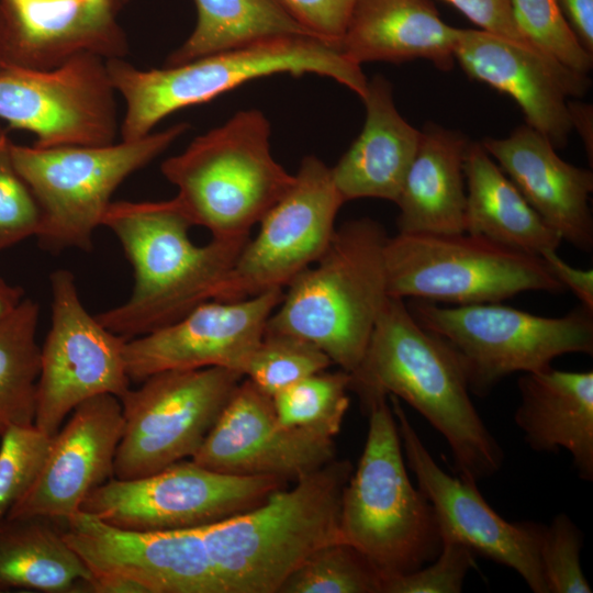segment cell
<instances>
[{"label":"cell","mask_w":593,"mask_h":593,"mask_svg":"<svg viewBox=\"0 0 593 593\" xmlns=\"http://www.w3.org/2000/svg\"><path fill=\"white\" fill-rule=\"evenodd\" d=\"M353 471L335 458L259 506L194 528L103 526L96 568L135 593H278L311 552L344 541L340 504Z\"/></svg>","instance_id":"6da1fadb"},{"label":"cell","mask_w":593,"mask_h":593,"mask_svg":"<svg viewBox=\"0 0 593 593\" xmlns=\"http://www.w3.org/2000/svg\"><path fill=\"white\" fill-rule=\"evenodd\" d=\"M350 377L363 407L394 395L423 415L446 439L461 479L477 483L501 469L503 450L470 399L460 357L415 320L403 299H387Z\"/></svg>","instance_id":"7a4b0ae2"},{"label":"cell","mask_w":593,"mask_h":593,"mask_svg":"<svg viewBox=\"0 0 593 593\" xmlns=\"http://www.w3.org/2000/svg\"><path fill=\"white\" fill-rule=\"evenodd\" d=\"M102 225L120 240L134 271L126 302L96 318L126 340L171 324L215 300L249 237L191 242V223L172 199L111 202Z\"/></svg>","instance_id":"3957f363"},{"label":"cell","mask_w":593,"mask_h":593,"mask_svg":"<svg viewBox=\"0 0 593 593\" xmlns=\"http://www.w3.org/2000/svg\"><path fill=\"white\" fill-rule=\"evenodd\" d=\"M109 76L125 103L122 141L139 139L163 119L183 108L204 103L250 80L289 74L334 79L365 98L368 80L360 65L338 46L315 36H279L148 70L123 58L107 59Z\"/></svg>","instance_id":"277c9868"},{"label":"cell","mask_w":593,"mask_h":593,"mask_svg":"<svg viewBox=\"0 0 593 593\" xmlns=\"http://www.w3.org/2000/svg\"><path fill=\"white\" fill-rule=\"evenodd\" d=\"M384 228L363 217L336 228L324 254L288 286L266 331L289 333L320 347L353 373L389 298Z\"/></svg>","instance_id":"5b68a950"},{"label":"cell","mask_w":593,"mask_h":593,"mask_svg":"<svg viewBox=\"0 0 593 593\" xmlns=\"http://www.w3.org/2000/svg\"><path fill=\"white\" fill-rule=\"evenodd\" d=\"M269 137L264 113L242 110L161 164L178 189L172 201L192 226L216 239L249 237L295 180L272 157Z\"/></svg>","instance_id":"8992f818"},{"label":"cell","mask_w":593,"mask_h":593,"mask_svg":"<svg viewBox=\"0 0 593 593\" xmlns=\"http://www.w3.org/2000/svg\"><path fill=\"white\" fill-rule=\"evenodd\" d=\"M369 425L362 454L344 490L340 534L385 580L413 572L441 549L436 513L407 474L388 396L365 406Z\"/></svg>","instance_id":"52a82bcc"},{"label":"cell","mask_w":593,"mask_h":593,"mask_svg":"<svg viewBox=\"0 0 593 593\" xmlns=\"http://www.w3.org/2000/svg\"><path fill=\"white\" fill-rule=\"evenodd\" d=\"M188 128V123H177L139 139L103 146L41 148L12 143L13 163L41 210L40 245L52 253L90 251L116 188Z\"/></svg>","instance_id":"ba28073f"},{"label":"cell","mask_w":593,"mask_h":593,"mask_svg":"<svg viewBox=\"0 0 593 593\" xmlns=\"http://www.w3.org/2000/svg\"><path fill=\"white\" fill-rule=\"evenodd\" d=\"M409 309L424 328L455 349L470 392L479 396L512 373L550 367L566 354H593V311L582 305L559 317L501 302L440 306L414 299Z\"/></svg>","instance_id":"9c48e42d"},{"label":"cell","mask_w":593,"mask_h":593,"mask_svg":"<svg viewBox=\"0 0 593 593\" xmlns=\"http://www.w3.org/2000/svg\"><path fill=\"white\" fill-rule=\"evenodd\" d=\"M389 296L455 305L566 289L540 257L468 233H399L384 248Z\"/></svg>","instance_id":"30bf717a"},{"label":"cell","mask_w":593,"mask_h":593,"mask_svg":"<svg viewBox=\"0 0 593 593\" xmlns=\"http://www.w3.org/2000/svg\"><path fill=\"white\" fill-rule=\"evenodd\" d=\"M244 376L223 367L149 376L121 399L124 427L114 478L153 474L193 455Z\"/></svg>","instance_id":"8fae6325"},{"label":"cell","mask_w":593,"mask_h":593,"mask_svg":"<svg viewBox=\"0 0 593 593\" xmlns=\"http://www.w3.org/2000/svg\"><path fill=\"white\" fill-rule=\"evenodd\" d=\"M286 486L277 477L227 474L180 460L149 475L109 479L91 491L81 511L121 529L179 530L255 508Z\"/></svg>","instance_id":"7c38bea8"},{"label":"cell","mask_w":593,"mask_h":593,"mask_svg":"<svg viewBox=\"0 0 593 593\" xmlns=\"http://www.w3.org/2000/svg\"><path fill=\"white\" fill-rule=\"evenodd\" d=\"M107 59L81 53L51 69H0V120L32 132L34 146H103L120 124Z\"/></svg>","instance_id":"4fadbf2b"},{"label":"cell","mask_w":593,"mask_h":593,"mask_svg":"<svg viewBox=\"0 0 593 593\" xmlns=\"http://www.w3.org/2000/svg\"><path fill=\"white\" fill-rule=\"evenodd\" d=\"M52 323L41 348L34 425L49 436L82 402L101 394L119 400L131 389L126 339L104 327L81 303L75 276L49 277Z\"/></svg>","instance_id":"5bb4252c"},{"label":"cell","mask_w":593,"mask_h":593,"mask_svg":"<svg viewBox=\"0 0 593 593\" xmlns=\"http://www.w3.org/2000/svg\"><path fill=\"white\" fill-rule=\"evenodd\" d=\"M291 189L259 222L214 301L232 302L283 289L327 249L345 203L331 168L315 156L301 163Z\"/></svg>","instance_id":"9a60e30c"},{"label":"cell","mask_w":593,"mask_h":593,"mask_svg":"<svg viewBox=\"0 0 593 593\" xmlns=\"http://www.w3.org/2000/svg\"><path fill=\"white\" fill-rule=\"evenodd\" d=\"M388 398L407 466L436 513L440 534L463 542L475 555L513 569L533 592L548 593L539 559L542 525L505 521L486 503L475 482L445 472L421 440L400 399Z\"/></svg>","instance_id":"2e32d148"},{"label":"cell","mask_w":593,"mask_h":593,"mask_svg":"<svg viewBox=\"0 0 593 593\" xmlns=\"http://www.w3.org/2000/svg\"><path fill=\"white\" fill-rule=\"evenodd\" d=\"M282 296V289H272L238 301H208L171 324L128 339L124 348L128 378L142 382L163 371L206 367L244 376Z\"/></svg>","instance_id":"e0dca14e"},{"label":"cell","mask_w":593,"mask_h":593,"mask_svg":"<svg viewBox=\"0 0 593 593\" xmlns=\"http://www.w3.org/2000/svg\"><path fill=\"white\" fill-rule=\"evenodd\" d=\"M335 458L333 437L282 426L272 398L245 378L191 460L222 473L295 482Z\"/></svg>","instance_id":"ac0fdd59"},{"label":"cell","mask_w":593,"mask_h":593,"mask_svg":"<svg viewBox=\"0 0 593 593\" xmlns=\"http://www.w3.org/2000/svg\"><path fill=\"white\" fill-rule=\"evenodd\" d=\"M455 59L465 72L510 96L526 124L555 148L568 143L572 131L568 101L590 88L588 75L574 71L529 43L484 30L459 29Z\"/></svg>","instance_id":"d6986e66"},{"label":"cell","mask_w":593,"mask_h":593,"mask_svg":"<svg viewBox=\"0 0 593 593\" xmlns=\"http://www.w3.org/2000/svg\"><path fill=\"white\" fill-rule=\"evenodd\" d=\"M124 427L121 401L101 394L79 404L54 436L44 466L7 517H42L65 524L92 490L114 477Z\"/></svg>","instance_id":"ffe728a7"},{"label":"cell","mask_w":593,"mask_h":593,"mask_svg":"<svg viewBox=\"0 0 593 593\" xmlns=\"http://www.w3.org/2000/svg\"><path fill=\"white\" fill-rule=\"evenodd\" d=\"M8 64L51 69L81 53L124 58L125 33L110 0H1Z\"/></svg>","instance_id":"44dd1931"},{"label":"cell","mask_w":593,"mask_h":593,"mask_svg":"<svg viewBox=\"0 0 593 593\" xmlns=\"http://www.w3.org/2000/svg\"><path fill=\"white\" fill-rule=\"evenodd\" d=\"M481 144L562 240L584 251L592 249L591 170L561 159L550 141L528 124L505 138L488 137Z\"/></svg>","instance_id":"7402d4cb"},{"label":"cell","mask_w":593,"mask_h":593,"mask_svg":"<svg viewBox=\"0 0 593 593\" xmlns=\"http://www.w3.org/2000/svg\"><path fill=\"white\" fill-rule=\"evenodd\" d=\"M361 133L331 168L343 200L378 198L396 202L418 149L421 131L399 113L391 83L381 75L368 81Z\"/></svg>","instance_id":"603a6c76"},{"label":"cell","mask_w":593,"mask_h":593,"mask_svg":"<svg viewBox=\"0 0 593 593\" xmlns=\"http://www.w3.org/2000/svg\"><path fill=\"white\" fill-rule=\"evenodd\" d=\"M514 419L535 451L567 450L579 477L593 480V371L551 366L524 372Z\"/></svg>","instance_id":"cb8c5ba5"},{"label":"cell","mask_w":593,"mask_h":593,"mask_svg":"<svg viewBox=\"0 0 593 593\" xmlns=\"http://www.w3.org/2000/svg\"><path fill=\"white\" fill-rule=\"evenodd\" d=\"M458 33L428 0H355L339 48L358 65L422 58L450 70Z\"/></svg>","instance_id":"d4e9b609"},{"label":"cell","mask_w":593,"mask_h":593,"mask_svg":"<svg viewBox=\"0 0 593 593\" xmlns=\"http://www.w3.org/2000/svg\"><path fill=\"white\" fill-rule=\"evenodd\" d=\"M469 139L428 123L396 200L399 233L465 232V154Z\"/></svg>","instance_id":"484cf974"},{"label":"cell","mask_w":593,"mask_h":593,"mask_svg":"<svg viewBox=\"0 0 593 593\" xmlns=\"http://www.w3.org/2000/svg\"><path fill=\"white\" fill-rule=\"evenodd\" d=\"M465 233L542 257L562 239L530 206L481 143L469 142L463 160Z\"/></svg>","instance_id":"4316f807"},{"label":"cell","mask_w":593,"mask_h":593,"mask_svg":"<svg viewBox=\"0 0 593 593\" xmlns=\"http://www.w3.org/2000/svg\"><path fill=\"white\" fill-rule=\"evenodd\" d=\"M57 523L42 517L0 521V592H91L92 572Z\"/></svg>","instance_id":"83f0119b"},{"label":"cell","mask_w":593,"mask_h":593,"mask_svg":"<svg viewBox=\"0 0 593 593\" xmlns=\"http://www.w3.org/2000/svg\"><path fill=\"white\" fill-rule=\"evenodd\" d=\"M197 23L165 66L279 36H315L279 0H193ZM321 38V37H320Z\"/></svg>","instance_id":"f1b7e54d"},{"label":"cell","mask_w":593,"mask_h":593,"mask_svg":"<svg viewBox=\"0 0 593 593\" xmlns=\"http://www.w3.org/2000/svg\"><path fill=\"white\" fill-rule=\"evenodd\" d=\"M38 316V304L24 298L0 322V438L13 425L34 424L41 368Z\"/></svg>","instance_id":"f546056e"},{"label":"cell","mask_w":593,"mask_h":593,"mask_svg":"<svg viewBox=\"0 0 593 593\" xmlns=\"http://www.w3.org/2000/svg\"><path fill=\"white\" fill-rule=\"evenodd\" d=\"M350 373L311 374L272 396L280 424L335 437L349 407Z\"/></svg>","instance_id":"4dcf8cb0"},{"label":"cell","mask_w":593,"mask_h":593,"mask_svg":"<svg viewBox=\"0 0 593 593\" xmlns=\"http://www.w3.org/2000/svg\"><path fill=\"white\" fill-rule=\"evenodd\" d=\"M278 593H382V578L357 548L335 541L311 552Z\"/></svg>","instance_id":"1f68e13d"},{"label":"cell","mask_w":593,"mask_h":593,"mask_svg":"<svg viewBox=\"0 0 593 593\" xmlns=\"http://www.w3.org/2000/svg\"><path fill=\"white\" fill-rule=\"evenodd\" d=\"M333 363L314 343L298 335L265 331L244 377L271 398Z\"/></svg>","instance_id":"d6a6232c"},{"label":"cell","mask_w":593,"mask_h":593,"mask_svg":"<svg viewBox=\"0 0 593 593\" xmlns=\"http://www.w3.org/2000/svg\"><path fill=\"white\" fill-rule=\"evenodd\" d=\"M521 35L568 68L588 75L593 55L586 52L567 22L558 0H511Z\"/></svg>","instance_id":"836d02e7"},{"label":"cell","mask_w":593,"mask_h":593,"mask_svg":"<svg viewBox=\"0 0 593 593\" xmlns=\"http://www.w3.org/2000/svg\"><path fill=\"white\" fill-rule=\"evenodd\" d=\"M53 436L34 424L13 425L0 438V521L26 494L38 477Z\"/></svg>","instance_id":"e575fe53"},{"label":"cell","mask_w":593,"mask_h":593,"mask_svg":"<svg viewBox=\"0 0 593 593\" xmlns=\"http://www.w3.org/2000/svg\"><path fill=\"white\" fill-rule=\"evenodd\" d=\"M583 536L564 513L542 526L539 559L548 593H591L581 567Z\"/></svg>","instance_id":"d590c367"},{"label":"cell","mask_w":593,"mask_h":593,"mask_svg":"<svg viewBox=\"0 0 593 593\" xmlns=\"http://www.w3.org/2000/svg\"><path fill=\"white\" fill-rule=\"evenodd\" d=\"M11 144L0 124V250L36 236L42 222L38 203L13 163Z\"/></svg>","instance_id":"8d00e7d4"},{"label":"cell","mask_w":593,"mask_h":593,"mask_svg":"<svg viewBox=\"0 0 593 593\" xmlns=\"http://www.w3.org/2000/svg\"><path fill=\"white\" fill-rule=\"evenodd\" d=\"M441 535L438 556L422 568L385 580L382 593H459L475 553L463 542Z\"/></svg>","instance_id":"74e56055"},{"label":"cell","mask_w":593,"mask_h":593,"mask_svg":"<svg viewBox=\"0 0 593 593\" xmlns=\"http://www.w3.org/2000/svg\"><path fill=\"white\" fill-rule=\"evenodd\" d=\"M279 1L303 26L339 47L355 0Z\"/></svg>","instance_id":"f35d334b"},{"label":"cell","mask_w":593,"mask_h":593,"mask_svg":"<svg viewBox=\"0 0 593 593\" xmlns=\"http://www.w3.org/2000/svg\"><path fill=\"white\" fill-rule=\"evenodd\" d=\"M482 30L528 43L515 26L511 0H446ZM530 44V43H529Z\"/></svg>","instance_id":"ab89813d"},{"label":"cell","mask_w":593,"mask_h":593,"mask_svg":"<svg viewBox=\"0 0 593 593\" xmlns=\"http://www.w3.org/2000/svg\"><path fill=\"white\" fill-rule=\"evenodd\" d=\"M550 273L579 299L580 305L593 311V270L579 269L561 259L557 251L541 257Z\"/></svg>","instance_id":"60d3db41"},{"label":"cell","mask_w":593,"mask_h":593,"mask_svg":"<svg viewBox=\"0 0 593 593\" xmlns=\"http://www.w3.org/2000/svg\"><path fill=\"white\" fill-rule=\"evenodd\" d=\"M558 2L580 44L593 55V0H558Z\"/></svg>","instance_id":"b9f144b4"},{"label":"cell","mask_w":593,"mask_h":593,"mask_svg":"<svg viewBox=\"0 0 593 593\" xmlns=\"http://www.w3.org/2000/svg\"><path fill=\"white\" fill-rule=\"evenodd\" d=\"M568 110L572 130H577L585 146L592 164L593 157V110L592 105L577 100L568 101Z\"/></svg>","instance_id":"7bdbcfd3"},{"label":"cell","mask_w":593,"mask_h":593,"mask_svg":"<svg viewBox=\"0 0 593 593\" xmlns=\"http://www.w3.org/2000/svg\"><path fill=\"white\" fill-rule=\"evenodd\" d=\"M23 299L21 287L11 286L0 277V322L12 314Z\"/></svg>","instance_id":"ee69618b"},{"label":"cell","mask_w":593,"mask_h":593,"mask_svg":"<svg viewBox=\"0 0 593 593\" xmlns=\"http://www.w3.org/2000/svg\"><path fill=\"white\" fill-rule=\"evenodd\" d=\"M8 64L7 26L2 2L0 0V69Z\"/></svg>","instance_id":"f6af8a7d"},{"label":"cell","mask_w":593,"mask_h":593,"mask_svg":"<svg viewBox=\"0 0 593 593\" xmlns=\"http://www.w3.org/2000/svg\"><path fill=\"white\" fill-rule=\"evenodd\" d=\"M110 1L118 11L127 2V0H110Z\"/></svg>","instance_id":"bcb514c9"}]
</instances>
